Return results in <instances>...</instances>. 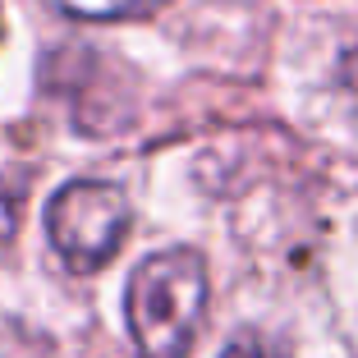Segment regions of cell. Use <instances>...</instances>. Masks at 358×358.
<instances>
[{
  "label": "cell",
  "mask_w": 358,
  "mask_h": 358,
  "mask_svg": "<svg viewBox=\"0 0 358 358\" xmlns=\"http://www.w3.org/2000/svg\"><path fill=\"white\" fill-rule=\"evenodd\" d=\"M207 262L193 248H166L134 266L124 317L143 358H189L207 317Z\"/></svg>",
  "instance_id": "6da1fadb"
},
{
  "label": "cell",
  "mask_w": 358,
  "mask_h": 358,
  "mask_svg": "<svg viewBox=\"0 0 358 358\" xmlns=\"http://www.w3.org/2000/svg\"><path fill=\"white\" fill-rule=\"evenodd\" d=\"M129 198L106 179H69L46 207L51 248L69 271H101L129 234Z\"/></svg>",
  "instance_id": "7a4b0ae2"
},
{
  "label": "cell",
  "mask_w": 358,
  "mask_h": 358,
  "mask_svg": "<svg viewBox=\"0 0 358 358\" xmlns=\"http://www.w3.org/2000/svg\"><path fill=\"white\" fill-rule=\"evenodd\" d=\"M55 10H64L69 19H87V23H110V19H138L152 14L170 0H51Z\"/></svg>",
  "instance_id": "3957f363"
},
{
  "label": "cell",
  "mask_w": 358,
  "mask_h": 358,
  "mask_svg": "<svg viewBox=\"0 0 358 358\" xmlns=\"http://www.w3.org/2000/svg\"><path fill=\"white\" fill-rule=\"evenodd\" d=\"M221 358H275V349L266 345L262 336H253V331H248V336L230 340V345H225V354H221Z\"/></svg>",
  "instance_id": "277c9868"
}]
</instances>
